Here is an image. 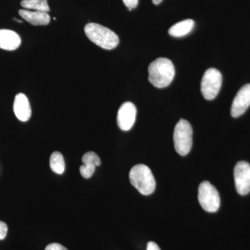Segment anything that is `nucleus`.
<instances>
[{
    "label": "nucleus",
    "instance_id": "nucleus-6",
    "mask_svg": "<svg viewBox=\"0 0 250 250\" xmlns=\"http://www.w3.org/2000/svg\"><path fill=\"white\" fill-rule=\"evenodd\" d=\"M223 82V76L218 70L209 68L204 74L201 82V92L204 98L212 100L216 98Z\"/></svg>",
    "mask_w": 250,
    "mask_h": 250
},
{
    "label": "nucleus",
    "instance_id": "nucleus-2",
    "mask_svg": "<svg viewBox=\"0 0 250 250\" xmlns=\"http://www.w3.org/2000/svg\"><path fill=\"white\" fill-rule=\"evenodd\" d=\"M85 35L95 45L104 49H114L119 43L116 33L97 23H88L84 27Z\"/></svg>",
    "mask_w": 250,
    "mask_h": 250
},
{
    "label": "nucleus",
    "instance_id": "nucleus-4",
    "mask_svg": "<svg viewBox=\"0 0 250 250\" xmlns=\"http://www.w3.org/2000/svg\"><path fill=\"white\" fill-rule=\"evenodd\" d=\"M173 139L176 152L181 156L187 155L192 146L191 125L186 120L181 119L174 127Z\"/></svg>",
    "mask_w": 250,
    "mask_h": 250
},
{
    "label": "nucleus",
    "instance_id": "nucleus-13",
    "mask_svg": "<svg viewBox=\"0 0 250 250\" xmlns=\"http://www.w3.org/2000/svg\"><path fill=\"white\" fill-rule=\"evenodd\" d=\"M20 16L28 22L34 26L47 25L50 22V16L42 11H31L28 10H20Z\"/></svg>",
    "mask_w": 250,
    "mask_h": 250
},
{
    "label": "nucleus",
    "instance_id": "nucleus-11",
    "mask_svg": "<svg viewBox=\"0 0 250 250\" xmlns=\"http://www.w3.org/2000/svg\"><path fill=\"white\" fill-rule=\"evenodd\" d=\"M83 166H80L81 175L85 179L91 177L95 172V167L100 166L101 160L96 153L88 152L82 156Z\"/></svg>",
    "mask_w": 250,
    "mask_h": 250
},
{
    "label": "nucleus",
    "instance_id": "nucleus-19",
    "mask_svg": "<svg viewBox=\"0 0 250 250\" xmlns=\"http://www.w3.org/2000/svg\"><path fill=\"white\" fill-rule=\"evenodd\" d=\"M45 250H68L59 243H51L45 248Z\"/></svg>",
    "mask_w": 250,
    "mask_h": 250
},
{
    "label": "nucleus",
    "instance_id": "nucleus-1",
    "mask_svg": "<svg viewBox=\"0 0 250 250\" xmlns=\"http://www.w3.org/2000/svg\"><path fill=\"white\" fill-rule=\"evenodd\" d=\"M148 80L154 87L166 88L170 84L175 75V69L170 59L159 58L149 64Z\"/></svg>",
    "mask_w": 250,
    "mask_h": 250
},
{
    "label": "nucleus",
    "instance_id": "nucleus-9",
    "mask_svg": "<svg viewBox=\"0 0 250 250\" xmlns=\"http://www.w3.org/2000/svg\"><path fill=\"white\" fill-rule=\"evenodd\" d=\"M250 106V83L243 85L233 99L231 114L238 118L243 114Z\"/></svg>",
    "mask_w": 250,
    "mask_h": 250
},
{
    "label": "nucleus",
    "instance_id": "nucleus-15",
    "mask_svg": "<svg viewBox=\"0 0 250 250\" xmlns=\"http://www.w3.org/2000/svg\"><path fill=\"white\" fill-rule=\"evenodd\" d=\"M49 165L52 170L55 173L62 174L65 171V161L63 156L59 152L52 153L49 160Z\"/></svg>",
    "mask_w": 250,
    "mask_h": 250
},
{
    "label": "nucleus",
    "instance_id": "nucleus-7",
    "mask_svg": "<svg viewBox=\"0 0 250 250\" xmlns=\"http://www.w3.org/2000/svg\"><path fill=\"white\" fill-rule=\"evenodd\" d=\"M235 186L237 192L241 195L250 192V165L246 161H239L235 166Z\"/></svg>",
    "mask_w": 250,
    "mask_h": 250
},
{
    "label": "nucleus",
    "instance_id": "nucleus-17",
    "mask_svg": "<svg viewBox=\"0 0 250 250\" xmlns=\"http://www.w3.org/2000/svg\"><path fill=\"white\" fill-rule=\"evenodd\" d=\"M8 232V226L4 222L0 221V241L6 238Z\"/></svg>",
    "mask_w": 250,
    "mask_h": 250
},
{
    "label": "nucleus",
    "instance_id": "nucleus-14",
    "mask_svg": "<svg viewBox=\"0 0 250 250\" xmlns=\"http://www.w3.org/2000/svg\"><path fill=\"white\" fill-rule=\"evenodd\" d=\"M194 25H195V22L191 19L181 21L170 28L168 31L169 34L173 37H183L192 30Z\"/></svg>",
    "mask_w": 250,
    "mask_h": 250
},
{
    "label": "nucleus",
    "instance_id": "nucleus-18",
    "mask_svg": "<svg viewBox=\"0 0 250 250\" xmlns=\"http://www.w3.org/2000/svg\"><path fill=\"white\" fill-rule=\"evenodd\" d=\"M125 6L129 9V11L135 9L139 4V0H123Z\"/></svg>",
    "mask_w": 250,
    "mask_h": 250
},
{
    "label": "nucleus",
    "instance_id": "nucleus-3",
    "mask_svg": "<svg viewBox=\"0 0 250 250\" xmlns=\"http://www.w3.org/2000/svg\"><path fill=\"white\" fill-rule=\"evenodd\" d=\"M129 179L131 185L142 195H151L155 190V179L147 166L139 164L134 166L130 170Z\"/></svg>",
    "mask_w": 250,
    "mask_h": 250
},
{
    "label": "nucleus",
    "instance_id": "nucleus-8",
    "mask_svg": "<svg viewBox=\"0 0 250 250\" xmlns=\"http://www.w3.org/2000/svg\"><path fill=\"white\" fill-rule=\"evenodd\" d=\"M137 110L134 104L126 102L121 105L117 115V123L123 131H129L136 121Z\"/></svg>",
    "mask_w": 250,
    "mask_h": 250
},
{
    "label": "nucleus",
    "instance_id": "nucleus-10",
    "mask_svg": "<svg viewBox=\"0 0 250 250\" xmlns=\"http://www.w3.org/2000/svg\"><path fill=\"white\" fill-rule=\"evenodd\" d=\"M14 111L16 118L19 121L27 122L31 118L30 104L27 97L24 94L18 93L15 97Z\"/></svg>",
    "mask_w": 250,
    "mask_h": 250
},
{
    "label": "nucleus",
    "instance_id": "nucleus-16",
    "mask_svg": "<svg viewBox=\"0 0 250 250\" xmlns=\"http://www.w3.org/2000/svg\"><path fill=\"white\" fill-rule=\"evenodd\" d=\"M47 1L48 0H22L21 6L25 9L48 13L50 9Z\"/></svg>",
    "mask_w": 250,
    "mask_h": 250
},
{
    "label": "nucleus",
    "instance_id": "nucleus-20",
    "mask_svg": "<svg viewBox=\"0 0 250 250\" xmlns=\"http://www.w3.org/2000/svg\"><path fill=\"white\" fill-rule=\"evenodd\" d=\"M147 250H161L159 247L154 242H149L147 243Z\"/></svg>",
    "mask_w": 250,
    "mask_h": 250
},
{
    "label": "nucleus",
    "instance_id": "nucleus-5",
    "mask_svg": "<svg viewBox=\"0 0 250 250\" xmlns=\"http://www.w3.org/2000/svg\"><path fill=\"white\" fill-rule=\"evenodd\" d=\"M198 200L200 205L206 211L214 213L220 208V197L219 192L207 181L202 182L199 187Z\"/></svg>",
    "mask_w": 250,
    "mask_h": 250
},
{
    "label": "nucleus",
    "instance_id": "nucleus-21",
    "mask_svg": "<svg viewBox=\"0 0 250 250\" xmlns=\"http://www.w3.org/2000/svg\"><path fill=\"white\" fill-rule=\"evenodd\" d=\"M163 0H152L153 4L155 5H158L160 4L161 1H162Z\"/></svg>",
    "mask_w": 250,
    "mask_h": 250
},
{
    "label": "nucleus",
    "instance_id": "nucleus-12",
    "mask_svg": "<svg viewBox=\"0 0 250 250\" xmlns=\"http://www.w3.org/2000/svg\"><path fill=\"white\" fill-rule=\"evenodd\" d=\"M21 44V39L17 33L9 29H0V48L4 50H16Z\"/></svg>",
    "mask_w": 250,
    "mask_h": 250
}]
</instances>
